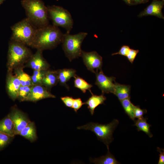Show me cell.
I'll use <instances>...</instances> for the list:
<instances>
[{"label":"cell","instance_id":"1","mask_svg":"<svg viewBox=\"0 0 164 164\" xmlns=\"http://www.w3.org/2000/svg\"><path fill=\"white\" fill-rule=\"evenodd\" d=\"M63 35L58 27L53 25L37 28L31 46L42 51L53 49L62 43Z\"/></svg>","mask_w":164,"mask_h":164},{"label":"cell","instance_id":"2","mask_svg":"<svg viewBox=\"0 0 164 164\" xmlns=\"http://www.w3.org/2000/svg\"><path fill=\"white\" fill-rule=\"evenodd\" d=\"M21 4L25 10L27 18L36 28L49 24L47 6L42 0H22Z\"/></svg>","mask_w":164,"mask_h":164},{"label":"cell","instance_id":"3","mask_svg":"<svg viewBox=\"0 0 164 164\" xmlns=\"http://www.w3.org/2000/svg\"><path fill=\"white\" fill-rule=\"evenodd\" d=\"M37 28L27 18H25L11 27V39L31 46Z\"/></svg>","mask_w":164,"mask_h":164},{"label":"cell","instance_id":"4","mask_svg":"<svg viewBox=\"0 0 164 164\" xmlns=\"http://www.w3.org/2000/svg\"><path fill=\"white\" fill-rule=\"evenodd\" d=\"M119 121L114 119L109 124H102L97 123L90 122L87 124L77 127L78 129L89 130L93 132L97 139L104 143L109 150L110 144L114 140L113 133L118 125Z\"/></svg>","mask_w":164,"mask_h":164},{"label":"cell","instance_id":"5","mask_svg":"<svg viewBox=\"0 0 164 164\" xmlns=\"http://www.w3.org/2000/svg\"><path fill=\"white\" fill-rule=\"evenodd\" d=\"M87 33L81 32L71 35L66 33L63 34L62 43V48L66 56L70 61L80 56L82 42Z\"/></svg>","mask_w":164,"mask_h":164},{"label":"cell","instance_id":"6","mask_svg":"<svg viewBox=\"0 0 164 164\" xmlns=\"http://www.w3.org/2000/svg\"><path fill=\"white\" fill-rule=\"evenodd\" d=\"M32 55L26 46L21 43L11 40L8 53V66L9 71L28 61Z\"/></svg>","mask_w":164,"mask_h":164},{"label":"cell","instance_id":"7","mask_svg":"<svg viewBox=\"0 0 164 164\" xmlns=\"http://www.w3.org/2000/svg\"><path fill=\"white\" fill-rule=\"evenodd\" d=\"M49 18L53 22V25L61 27L70 33L73 27V22L69 12L63 7L55 5L47 6Z\"/></svg>","mask_w":164,"mask_h":164},{"label":"cell","instance_id":"8","mask_svg":"<svg viewBox=\"0 0 164 164\" xmlns=\"http://www.w3.org/2000/svg\"><path fill=\"white\" fill-rule=\"evenodd\" d=\"M81 57L87 69L95 73L101 70L102 58L95 51L86 52L82 50Z\"/></svg>","mask_w":164,"mask_h":164},{"label":"cell","instance_id":"9","mask_svg":"<svg viewBox=\"0 0 164 164\" xmlns=\"http://www.w3.org/2000/svg\"><path fill=\"white\" fill-rule=\"evenodd\" d=\"M96 80L95 84L102 91V94L111 93L113 94L115 86V78L108 77L103 73L102 69L95 73Z\"/></svg>","mask_w":164,"mask_h":164},{"label":"cell","instance_id":"10","mask_svg":"<svg viewBox=\"0 0 164 164\" xmlns=\"http://www.w3.org/2000/svg\"><path fill=\"white\" fill-rule=\"evenodd\" d=\"M8 115L14 125L15 135H19L30 121L25 114L15 108L12 109Z\"/></svg>","mask_w":164,"mask_h":164},{"label":"cell","instance_id":"11","mask_svg":"<svg viewBox=\"0 0 164 164\" xmlns=\"http://www.w3.org/2000/svg\"><path fill=\"white\" fill-rule=\"evenodd\" d=\"M42 51L37 49L36 53L28 60L27 66L34 70H48L50 65L43 57Z\"/></svg>","mask_w":164,"mask_h":164},{"label":"cell","instance_id":"12","mask_svg":"<svg viewBox=\"0 0 164 164\" xmlns=\"http://www.w3.org/2000/svg\"><path fill=\"white\" fill-rule=\"evenodd\" d=\"M44 86L41 85H33L31 87L29 95L26 101H36L48 98H55Z\"/></svg>","mask_w":164,"mask_h":164},{"label":"cell","instance_id":"13","mask_svg":"<svg viewBox=\"0 0 164 164\" xmlns=\"http://www.w3.org/2000/svg\"><path fill=\"white\" fill-rule=\"evenodd\" d=\"M164 4V0H153L150 5L139 14L138 16L151 15L164 19V17L162 11Z\"/></svg>","mask_w":164,"mask_h":164},{"label":"cell","instance_id":"14","mask_svg":"<svg viewBox=\"0 0 164 164\" xmlns=\"http://www.w3.org/2000/svg\"><path fill=\"white\" fill-rule=\"evenodd\" d=\"M7 81V87L8 94L11 98L14 100L18 97L20 82L15 75H13L11 71H9Z\"/></svg>","mask_w":164,"mask_h":164},{"label":"cell","instance_id":"15","mask_svg":"<svg viewBox=\"0 0 164 164\" xmlns=\"http://www.w3.org/2000/svg\"><path fill=\"white\" fill-rule=\"evenodd\" d=\"M91 96L88 100L84 102V104L87 105L88 108L91 115H93L94 113V110L98 105L104 104V101L106 99L104 94L100 95L94 94L92 92Z\"/></svg>","mask_w":164,"mask_h":164},{"label":"cell","instance_id":"16","mask_svg":"<svg viewBox=\"0 0 164 164\" xmlns=\"http://www.w3.org/2000/svg\"><path fill=\"white\" fill-rule=\"evenodd\" d=\"M58 82L62 85L69 89L67 83L72 77L76 75V71L73 69H63L57 70Z\"/></svg>","mask_w":164,"mask_h":164},{"label":"cell","instance_id":"17","mask_svg":"<svg viewBox=\"0 0 164 164\" xmlns=\"http://www.w3.org/2000/svg\"><path fill=\"white\" fill-rule=\"evenodd\" d=\"M58 82L56 71L47 70L42 81V85L48 89L55 86Z\"/></svg>","mask_w":164,"mask_h":164},{"label":"cell","instance_id":"18","mask_svg":"<svg viewBox=\"0 0 164 164\" xmlns=\"http://www.w3.org/2000/svg\"><path fill=\"white\" fill-rule=\"evenodd\" d=\"M131 86L121 84L116 82L113 94L118 97L120 101L130 98Z\"/></svg>","mask_w":164,"mask_h":164},{"label":"cell","instance_id":"19","mask_svg":"<svg viewBox=\"0 0 164 164\" xmlns=\"http://www.w3.org/2000/svg\"><path fill=\"white\" fill-rule=\"evenodd\" d=\"M0 132L13 137L15 135L14 125L8 115L0 120Z\"/></svg>","mask_w":164,"mask_h":164},{"label":"cell","instance_id":"20","mask_svg":"<svg viewBox=\"0 0 164 164\" xmlns=\"http://www.w3.org/2000/svg\"><path fill=\"white\" fill-rule=\"evenodd\" d=\"M20 135L31 142L35 141L37 138L34 123L30 121L27 125L19 133Z\"/></svg>","mask_w":164,"mask_h":164},{"label":"cell","instance_id":"21","mask_svg":"<svg viewBox=\"0 0 164 164\" xmlns=\"http://www.w3.org/2000/svg\"><path fill=\"white\" fill-rule=\"evenodd\" d=\"M91 162L97 164H118L120 163L115 159L114 156L108 150L107 154L98 158L90 159Z\"/></svg>","mask_w":164,"mask_h":164},{"label":"cell","instance_id":"22","mask_svg":"<svg viewBox=\"0 0 164 164\" xmlns=\"http://www.w3.org/2000/svg\"><path fill=\"white\" fill-rule=\"evenodd\" d=\"M15 75L19 80L22 86H32L31 76L25 72L22 67H18L15 68Z\"/></svg>","mask_w":164,"mask_h":164},{"label":"cell","instance_id":"23","mask_svg":"<svg viewBox=\"0 0 164 164\" xmlns=\"http://www.w3.org/2000/svg\"><path fill=\"white\" fill-rule=\"evenodd\" d=\"M134 121L135 123L134 125L137 127L138 131H142L144 132L150 138L153 137V135L150 130L151 125L147 122L146 118L142 117Z\"/></svg>","mask_w":164,"mask_h":164},{"label":"cell","instance_id":"24","mask_svg":"<svg viewBox=\"0 0 164 164\" xmlns=\"http://www.w3.org/2000/svg\"><path fill=\"white\" fill-rule=\"evenodd\" d=\"M74 77L75 87L80 90L83 93H85L87 90L90 91V92H91L90 89L93 86L92 84L88 83L84 79L77 75Z\"/></svg>","mask_w":164,"mask_h":164},{"label":"cell","instance_id":"25","mask_svg":"<svg viewBox=\"0 0 164 164\" xmlns=\"http://www.w3.org/2000/svg\"><path fill=\"white\" fill-rule=\"evenodd\" d=\"M130 98L123 100L120 102L125 111V113L129 117L133 120H135L134 115V105L131 102Z\"/></svg>","mask_w":164,"mask_h":164},{"label":"cell","instance_id":"26","mask_svg":"<svg viewBox=\"0 0 164 164\" xmlns=\"http://www.w3.org/2000/svg\"><path fill=\"white\" fill-rule=\"evenodd\" d=\"M47 70H34L33 74L31 76L33 85H42V80Z\"/></svg>","mask_w":164,"mask_h":164},{"label":"cell","instance_id":"27","mask_svg":"<svg viewBox=\"0 0 164 164\" xmlns=\"http://www.w3.org/2000/svg\"><path fill=\"white\" fill-rule=\"evenodd\" d=\"M31 87L21 86L19 91L17 98L21 101H26L30 93Z\"/></svg>","mask_w":164,"mask_h":164},{"label":"cell","instance_id":"28","mask_svg":"<svg viewBox=\"0 0 164 164\" xmlns=\"http://www.w3.org/2000/svg\"><path fill=\"white\" fill-rule=\"evenodd\" d=\"M13 136L0 132V151L2 150L11 142Z\"/></svg>","mask_w":164,"mask_h":164},{"label":"cell","instance_id":"29","mask_svg":"<svg viewBox=\"0 0 164 164\" xmlns=\"http://www.w3.org/2000/svg\"><path fill=\"white\" fill-rule=\"evenodd\" d=\"M134 112L135 117L138 119L142 118L143 115L147 112L146 109H142L139 106H134Z\"/></svg>","mask_w":164,"mask_h":164},{"label":"cell","instance_id":"30","mask_svg":"<svg viewBox=\"0 0 164 164\" xmlns=\"http://www.w3.org/2000/svg\"><path fill=\"white\" fill-rule=\"evenodd\" d=\"M60 99L66 107L72 108L74 100L72 97L65 96L61 97Z\"/></svg>","mask_w":164,"mask_h":164},{"label":"cell","instance_id":"31","mask_svg":"<svg viewBox=\"0 0 164 164\" xmlns=\"http://www.w3.org/2000/svg\"><path fill=\"white\" fill-rule=\"evenodd\" d=\"M84 104L81 99L80 98L74 99L72 108L76 112H77V111L80 109L82 106Z\"/></svg>","mask_w":164,"mask_h":164},{"label":"cell","instance_id":"32","mask_svg":"<svg viewBox=\"0 0 164 164\" xmlns=\"http://www.w3.org/2000/svg\"><path fill=\"white\" fill-rule=\"evenodd\" d=\"M130 49V48L128 46L124 45L121 48L118 52L113 53L112 55H114L119 54L122 56H126L128 55Z\"/></svg>","mask_w":164,"mask_h":164},{"label":"cell","instance_id":"33","mask_svg":"<svg viewBox=\"0 0 164 164\" xmlns=\"http://www.w3.org/2000/svg\"><path fill=\"white\" fill-rule=\"evenodd\" d=\"M139 52V50L132 49H130L129 52L126 57L128 60L132 63L135 58L137 54Z\"/></svg>","mask_w":164,"mask_h":164},{"label":"cell","instance_id":"34","mask_svg":"<svg viewBox=\"0 0 164 164\" xmlns=\"http://www.w3.org/2000/svg\"><path fill=\"white\" fill-rule=\"evenodd\" d=\"M157 151L159 152V159L158 162V164H164V150L162 151V149L157 147Z\"/></svg>","mask_w":164,"mask_h":164},{"label":"cell","instance_id":"35","mask_svg":"<svg viewBox=\"0 0 164 164\" xmlns=\"http://www.w3.org/2000/svg\"><path fill=\"white\" fill-rule=\"evenodd\" d=\"M126 3L130 5L139 4L142 2V0H123Z\"/></svg>","mask_w":164,"mask_h":164},{"label":"cell","instance_id":"36","mask_svg":"<svg viewBox=\"0 0 164 164\" xmlns=\"http://www.w3.org/2000/svg\"><path fill=\"white\" fill-rule=\"evenodd\" d=\"M5 0H0V5L2 4Z\"/></svg>","mask_w":164,"mask_h":164},{"label":"cell","instance_id":"37","mask_svg":"<svg viewBox=\"0 0 164 164\" xmlns=\"http://www.w3.org/2000/svg\"><path fill=\"white\" fill-rule=\"evenodd\" d=\"M147 0H142V2H144V1H146Z\"/></svg>","mask_w":164,"mask_h":164}]
</instances>
